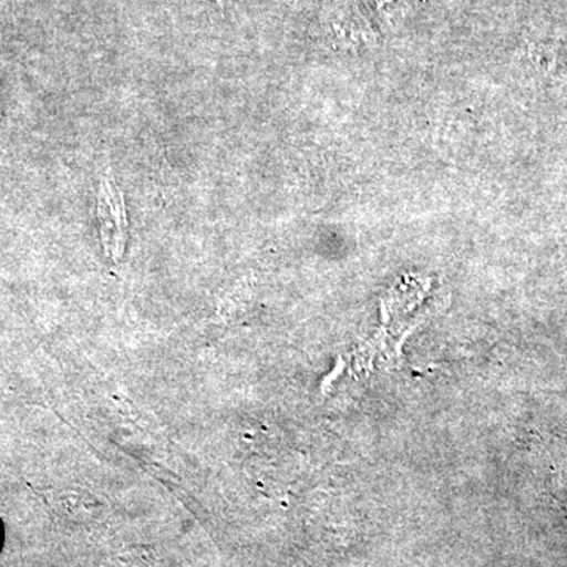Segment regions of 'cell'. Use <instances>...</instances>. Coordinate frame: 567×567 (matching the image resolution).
<instances>
[{
  "instance_id": "2",
  "label": "cell",
  "mask_w": 567,
  "mask_h": 567,
  "mask_svg": "<svg viewBox=\"0 0 567 567\" xmlns=\"http://www.w3.org/2000/svg\"><path fill=\"white\" fill-rule=\"evenodd\" d=\"M330 33L336 47L364 52L379 47L380 35L354 0L338 7L330 18Z\"/></svg>"
},
{
  "instance_id": "4",
  "label": "cell",
  "mask_w": 567,
  "mask_h": 567,
  "mask_svg": "<svg viewBox=\"0 0 567 567\" xmlns=\"http://www.w3.org/2000/svg\"><path fill=\"white\" fill-rule=\"evenodd\" d=\"M233 2H240V0H216V3H218V6H221V7L229 6V3H233Z\"/></svg>"
},
{
  "instance_id": "5",
  "label": "cell",
  "mask_w": 567,
  "mask_h": 567,
  "mask_svg": "<svg viewBox=\"0 0 567 567\" xmlns=\"http://www.w3.org/2000/svg\"><path fill=\"white\" fill-rule=\"evenodd\" d=\"M2 536H3L2 524H0V546H2Z\"/></svg>"
},
{
  "instance_id": "3",
  "label": "cell",
  "mask_w": 567,
  "mask_h": 567,
  "mask_svg": "<svg viewBox=\"0 0 567 567\" xmlns=\"http://www.w3.org/2000/svg\"><path fill=\"white\" fill-rule=\"evenodd\" d=\"M398 2L399 0H377V9L382 11V13L391 14V10L394 9Z\"/></svg>"
},
{
  "instance_id": "1",
  "label": "cell",
  "mask_w": 567,
  "mask_h": 567,
  "mask_svg": "<svg viewBox=\"0 0 567 567\" xmlns=\"http://www.w3.org/2000/svg\"><path fill=\"white\" fill-rule=\"evenodd\" d=\"M100 235L106 251L112 257L121 256L125 249L126 237H128V221H126L125 203L117 183L111 174L104 175L99 192Z\"/></svg>"
}]
</instances>
